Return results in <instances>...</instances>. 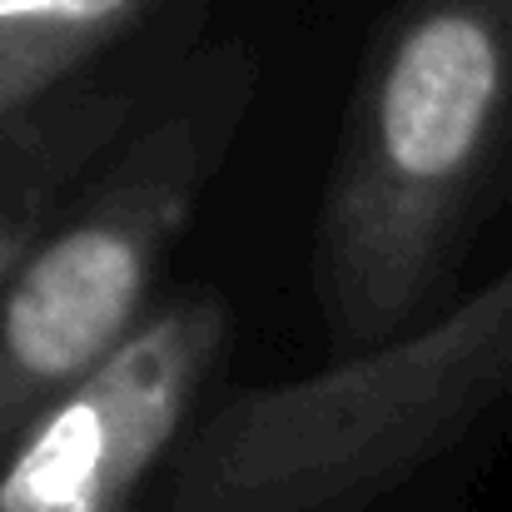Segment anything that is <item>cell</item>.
I'll return each mask as SVG.
<instances>
[{
	"mask_svg": "<svg viewBox=\"0 0 512 512\" xmlns=\"http://www.w3.org/2000/svg\"><path fill=\"white\" fill-rule=\"evenodd\" d=\"M179 60H125L0 125V289L140 130Z\"/></svg>",
	"mask_w": 512,
	"mask_h": 512,
	"instance_id": "5",
	"label": "cell"
},
{
	"mask_svg": "<svg viewBox=\"0 0 512 512\" xmlns=\"http://www.w3.org/2000/svg\"><path fill=\"white\" fill-rule=\"evenodd\" d=\"M229 304L184 289L90 368L0 468V512H125L174 463L229 353Z\"/></svg>",
	"mask_w": 512,
	"mask_h": 512,
	"instance_id": "4",
	"label": "cell"
},
{
	"mask_svg": "<svg viewBox=\"0 0 512 512\" xmlns=\"http://www.w3.org/2000/svg\"><path fill=\"white\" fill-rule=\"evenodd\" d=\"M259 100L249 40H214L0 289V468L150 314V289L229 165Z\"/></svg>",
	"mask_w": 512,
	"mask_h": 512,
	"instance_id": "3",
	"label": "cell"
},
{
	"mask_svg": "<svg viewBox=\"0 0 512 512\" xmlns=\"http://www.w3.org/2000/svg\"><path fill=\"white\" fill-rule=\"evenodd\" d=\"M179 0H0V125L140 60Z\"/></svg>",
	"mask_w": 512,
	"mask_h": 512,
	"instance_id": "6",
	"label": "cell"
},
{
	"mask_svg": "<svg viewBox=\"0 0 512 512\" xmlns=\"http://www.w3.org/2000/svg\"><path fill=\"white\" fill-rule=\"evenodd\" d=\"M512 403V264L433 324L204 408L165 512H358Z\"/></svg>",
	"mask_w": 512,
	"mask_h": 512,
	"instance_id": "2",
	"label": "cell"
},
{
	"mask_svg": "<svg viewBox=\"0 0 512 512\" xmlns=\"http://www.w3.org/2000/svg\"><path fill=\"white\" fill-rule=\"evenodd\" d=\"M508 194L512 0H393L363 40L314 209L309 289L334 353L448 314Z\"/></svg>",
	"mask_w": 512,
	"mask_h": 512,
	"instance_id": "1",
	"label": "cell"
}]
</instances>
